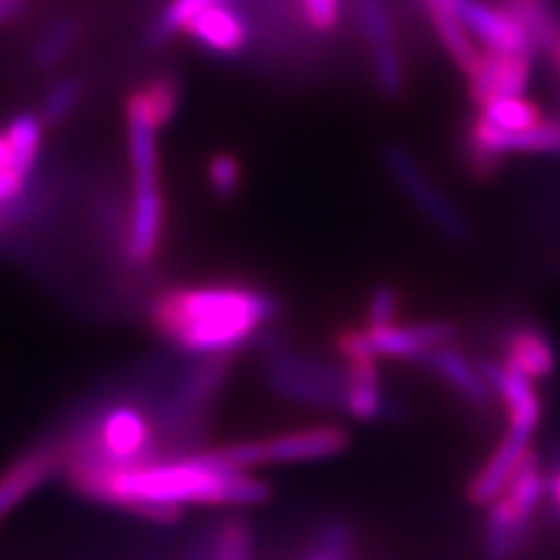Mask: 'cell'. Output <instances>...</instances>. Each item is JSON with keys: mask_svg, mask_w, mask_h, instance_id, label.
Returning a JSON list of instances; mask_svg holds the SVG:
<instances>
[{"mask_svg": "<svg viewBox=\"0 0 560 560\" xmlns=\"http://www.w3.org/2000/svg\"><path fill=\"white\" fill-rule=\"evenodd\" d=\"M61 471L86 500L121 506L156 523L178 521L189 504L255 506L271 495L267 481L222 460L218 451L125 467L63 463Z\"/></svg>", "mask_w": 560, "mask_h": 560, "instance_id": "obj_1", "label": "cell"}, {"mask_svg": "<svg viewBox=\"0 0 560 560\" xmlns=\"http://www.w3.org/2000/svg\"><path fill=\"white\" fill-rule=\"evenodd\" d=\"M278 315L265 290L203 285L171 290L152 306V323L178 348L201 358H226L255 339Z\"/></svg>", "mask_w": 560, "mask_h": 560, "instance_id": "obj_2", "label": "cell"}, {"mask_svg": "<svg viewBox=\"0 0 560 560\" xmlns=\"http://www.w3.org/2000/svg\"><path fill=\"white\" fill-rule=\"evenodd\" d=\"M180 86L173 78H154L127 98V143L131 162V215L127 255L148 265L162 245L164 195L156 136L178 110Z\"/></svg>", "mask_w": 560, "mask_h": 560, "instance_id": "obj_3", "label": "cell"}, {"mask_svg": "<svg viewBox=\"0 0 560 560\" xmlns=\"http://www.w3.org/2000/svg\"><path fill=\"white\" fill-rule=\"evenodd\" d=\"M154 430L150 416L131 405H115L96 413L94 420L73 432L61 444L63 463H92L105 467H125L150 460Z\"/></svg>", "mask_w": 560, "mask_h": 560, "instance_id": "obj_4", "label": "cell"}, {"mask_svg": "<svg viewBox=\"0 0 560 560\" xmlns=\"http://www.w3.org/2000/svg\"><path fill=\"white\" fill-rule=\"evenodd\" d=\"M455 327L448 323L383 325L346 329L337 337V350L346 362L355 360H423L432 350L451 346Z\"/></svg>", "mask_w": 560, "mask_h": 560, "instance_id": "obj_5", "label": "cell"}, {"mask_svg": "<svg viewBox=\"0 0 560 560\" xmlns=\"http://www.w3.org/2000/svg\"><path fill=\"white\" fill-rule=\"evenodd\" d=\"M346 446H348V434L341 428L318 425V428L267 436V440L222 446L215 451L220 453L222 460H226L238 469L250 471L261 465L327 460L346 451Z\"/></svg>", "mask_w": 560, "mask_h": 560, "instance_id": "obj_6", "label": "cell"}, {"mask_svg": "<svg viewBox=\"0 0 560 560\" xmlns=\"http://www.w3.org/2000/svg\"><path fill=\"white\" fill-rule=\"evenodd\" d=\"M383 162L397 187L405 191V197L436 232L451 241H465L469 236V224L460 213V208L444 195L440 185L430 178L423 164L407 148L388 145L383 152Z\"/></svg>", "mask_w": 560, "mask_h": 560, "instance_id": "obj_7", "label": "cell"}, {"mask_svg": "<svg viewBox=\"0 0 560 560\" xmlns=\"http://www.w3.org/2000/svg\"><path fill=\"white\" fill-rule=\"evenodd\" d=\"M269 388L296 405L343 409L346 372L306 355L276 353L267 364Z\"/></svg>", "mask_w": 560, "mask_h": 560, "instance_id": "obj_8", "label": "cell"}, {"mask_svg": "<svg viewBox=\"0 0 560 560\" xmlns=\"http://www.w3.org/2000/svg\"><path fill=\"white\" fill-rule=\"evenodd\" d=\"M467 148L471 164L481 173H488L490 168L498 166V160L502 154L560 152V119H541L539 125L523 131H500L486 125L481 117H477L467 136Z\"/></svg>", "mask_w": 560, "mask_h": 560, "instance_id": "obj_9", "label": "cell"}, {"mask_svg": "<svg viewBox=\"0 0 560 560\" xmlns=\"http://www.w3.org/2000/svg\"><path fill=\"white\" fill-rule=\"evenodd\" d=\"M226 370L230 364L224 358H206L197 370L185 374L164 401L160 411L162 425L171 432H187L195 425L215 401Z\"/></svg>", "mask_w": 560, "mask_h": 560, "instance_id": "obj_10", "label": "cell"}, {"mask_svg": "<svg viewBox=\"0 0 560 560\" xmlns=\"http://www.w3.org/2000/svg\"><path fill=\"white\" fill-rule=\"evenodd\" d=\"M63 467L61 444H40L0 471V523Z\"/></svg>", "mask_w": 560, "mask_h": 560, "instance_id": "obj_11", "label": "cell"}, {"mask_svg": "<svg viewBox=\"0 0 560 560\" xmlns=\"http://www.w3.org/2000/svg\"><path fill=\"white\" fill-rule=\"evenodd\" d=\"M533 51H481L477 68L467 75L469 94L479 105L504 98L523 96L530 80Z\"/></svg>", "mask_w": 560, "mask_h": 560, "instance_id": "obj_12", "label": "cell"}, {"mask_svg": "<svg viewBox=\"0 0 560 560\" xmlns=\"http://www.w3.org/2000/svg\"><path fill=\"white\" fill-rule=\"evenodd\" d=\"M453 10L465 28L493 51H533L525 26L510 10L486 5L481 0H453Z\"/></svg>", "mask_w": 560, "mask_h": 560, "instance_id": "obj_13", "label": "cell"}, {"mask_svg": "<svg viewBox=\"0 0 560 560\" xmlns=\"http://www.w3.org/2000/svg\"><path fill=\"white\" fill-rule=\"evenodd\" d=\"M479 370L488 381L490 390L504 399L506 411H510V428L535 434L541 418V401L537 397L535 383L504 362H481Z\"/></svg>", "mask_w": 560, "mask_h": 560, "instance_id": "obj_14", "label": "cell"}, {"mask_svg": "<svg viewBox=\"0 0 560 560\" xmlns=\"http://www.w3.org/2000/svg\"><path fill=\"white\" fill-rule=\"evenodd\" d=\"M530 440L533 434H525L518 430H506L504 440L493 451V455L486 460V465L479 469V475L471 479L469 486V500L477 506L493 504L504 488L510 486L516 469L525 460V455L530 453Z\"/></svg>", "mask_w": 560, "mask_h": 560, "instance_id": "obj_15", "label": "cell"}, {"mask_svg": "<svg viewBox=\"0 0 560 560\" xmlns=\"http://www.w3.org/2000/svg\"><path fill=\"white\" fill-rule=\"evenodd\" d=\"M185 33L191 35L208 51H215V55L222 57H234L248 43V22H245V16L238 10L218 3L199 12L185 26Z\"/></svg>", "mask_w": 560, "mask_h": 560, "instance_id": "obj_16", "label": "cell"}, {"mask_svg": "<svg viewBox=\"0 0 560 560\" xmlns=\"http://www.w3.org/2000/svg\"><path fill=\"white\" fill-rule=\"evenodd\" d=\"M423 362L428 370H432L436 376L444 378L455 393H460L469 405L488 407L493 390H490V385L483 378L479 366L471 364L458 348L453 346L436 348L423 358Z\"/></svg>", "mask_w": 560, "mask_h": 560, "instance_id": "obj_17", "label": "cell"}, {"mask_svg": "<svg viewBox=\"0 0 560 560\" xmlns=\"http://www.w3.org/2000/svg\"><path fill=\"white\" fill-rule=\"evenodd\" d=\"M504 364L530 381H541L556 372V350L539 329L521 327L506 341Z\"/></svg>", "mask_w": 560, "mask_h": 560, "instance_id": "obj_18", "label": "cell"}, {"mask_svg": "<svg viewBox=\"0 0 560 560\" xmlns=\"http://www.w3.org/2000/svg\"><path fill=\"white\" fill-rule=\"evenodd\" d=\"M383 409H385V397L381 388L376 360L348 362L343 411H348L358 420H372L381 416Z\"/></svg>", "mask_w": 560, "mask_h": 560, "instance_id": "obj_19", "label": "cell"}, {"mask_svg": "<svg viewBox=\"0 0 560 560\" xmlns=\"http://www.w3.org/2000/svg\"><path fill=\"white\" fill-rule=\"evenodd\" d=\"M545 495V477H541V469L537 465L535 453L530 451L525 455V460L516 469L510 486L504 488V493L498 498V502L521 523L530 525L537 506Z\"/></svg>", "mask_w": 560, "mask_h": 560, "instance_id": "obj_20", "label": "cell"}, {"mask_svg": "<svg viewBox=\"0 0 560 560\" xmlns=\"http://www.w3.org/2000/svg\"><path fill=\"white\" fill-rule=\"evenodd\" d=\"M428 5H430V16L434 22L436 35H440V40L446 47L448 57L455 61V66H458L465 75H469L481 59V51L477 49L475 40H471V33L465 28L460 16L455 14L453 3H428Z\"/></svg>", "mask_w": 560, "mask_h": 560, "instance_id": "obj_21", "label": "cell"}, {"mask_svg": "<svg viewBox=\"0 0 560 560\" xmlns=\"http://www.w3.org/2000/svg\"><path fill=\"white\" fill-rule=\"evenodd\" d=\"M506 10L525 26L533 45L545 49L560 47V20L549 0H506Z\"/></svg>", "mask_w": 560, "mask_h": 560, "instance_id": "obj_22", "label": "cell"}, {"mask_svg": "<svg viewBox=\"0 0 560 560\" xmlns=\"http://www.w3.org/2000/svg\"><path fill=\"white\" fill-rule=\"evenodd\" d=\"M479 117L500 131H523L541 121V113L523 96H504L479 105Z\"/></svg>", "mask_w": 560, "mask_h": 560, "instance_id": "obj_23", "label": "cell"}, {"mask_svg": "<svg viewBox=\"0 0 560 560\" xmlns=\"http://www.w3.org/2000/svg\"><path fill=\"white\" fill-rule=\"evenodd\" d=\"M80 35V26L75 20H61L51 24L33 49V61L38 68H55L70 49H73Z\"/></svg>", "mask_w": 560, "mask_h": 560, "instance_id": "obj_24", "label": "cell"}, {"mask_svg": "<svg viewBox=\"0 0 560 560\" xmlns=\"http://www.w3.org/2000/svg\"><path fill=\"white\" fill-rule=\"evenodd\" d=\"M358 16H360V28H362L364 40L372 51L397 47L395 26H393L388 8L383 5V0H360Z\"/></svg>", "mask_w": 560, "mask_h": 560, "instance_id": "obj_25", "label": "cell"}, {"mask_svg": "<svg viewBox=\"0 0 560 560\" xmlns=\"http://www.w3.org/2000/svg\"><path fill=\"white\" fill-rule=\"evenodd\" d=\"M82 98V82L78 78H61L49 86V92L45 94L43 101V110L40 117L45 125L57 127L61 121H66L73 110L78 108V103Z\"/></svg>", "mask_w": 560, "mask_h": 560, "instance_id": "obj_26", "label": "cell"}, {"mask_svg": "<svg viewBox=\"0 0 560 560\" xmlns=\"http://www.w3.org/2000/svg\"><path fill=\"white\" fill-rule=\"evenodd\" d=\"M218 3H224V0H173V3L162 12L160 20H156L152 28V40L154 43L168 40L173 33L185 31V26L195 20L199 12Z\"/></svg>", "mask_w": 560, "mask_h": 560, "instance_id": "obj_27", "label": "cell"}, {"mask_svg": "<svg viewBox=\"0 0 560 560\" xmlns=\"http://www.w3.org/2000/svg\"><path fill=\"white\" fill-rule=\"evenodd\" d=\"M372 68H374V80L378 90L388 98H399L407 90V75H405V63H401L399 49H381L372 51Z\"/></svg>", "mask_w": 560, "mask_h": 560, "instance_id": "obj_28", "label": "cell"}, {"mask_svg": "<svg viewBox=\"0 0 560 560\" xmlns=\"http://www.w3.org/2000/svg\"><path fill=\"white\" fill-rule=\"evenodd\" d=\"M208 185L215 191L220 199H232L238 195L241 180H243V171L236 156L232 154H215L213 160L208 162Z\"/></svg>", "mask_w": 560, "mask_h": 560, "instance_id": "obj_29", "label": "cell"}, {"mask_svg": "<svg viewBox=\"0 0 560 560\" xmlns=\"http://www.w3.org/2000/svg\"><path fill=\"white\" fill-rule=\"evenodd\" d=\"M350 558V535L346 525L329 523L315 539L313 549L304 560H348Z\"/></svg>", "mask_w": 560, "mask_h": 560, "instance_id": "obj_30", "label": "cell"}, {"mask_svg": "<svg viewBox=\"0 0 560 560\" xmlns=\"http://www.w3.org/2000/svg\"><path fill=\"white\" fill-rule=\"evenodd\" d=\"M399 313V292L393 285L374 288L366 302V327L393 325Z\"/></svg>", "mask_w": 560, "mask_h": 560, "instance_id": "obj_31", "label": "cell"}, {"mask_svg": "<svg viewBox=\"0 0 560 560\" xmlns=\"http://www.w3.org/2000/svg\"><path fill=\"white\" fill-rule=\"evenodd\" d=\"M306 22L318 28L329 31L339 20V0H302Z\"/></svg>", "mask_w": 560, "mask_h": 560, "instance_id": "obj_32", "label": "cell"}, {"mask_svg": "<svg viewBox=\"0 0 560 560\" xmlns=\"http://www.w3.org/2000/svg\"><path fill=\"white\" fill-rule=\"evenodd\" d=\"M551 490H553V498H556V502H558V506H560V475H556V477H553V481H551Z\"/></svg>", "mask_w": 560, "mask_h": 560, "instance_id": "obj_33", "label": "cell"}, {"mask_svg": "<svg viewBox=\"0 0 560 560\" xmlns=\"http://www.w3.org/2000/svg\"><path fill=\"white\" fill-rule=\"evenodd\" d=\"M428 3H453V0H428Z\"/></svg>", "mask_w": 560, "mask_h": 560, "instance_id": "obj_34", "label": "cell"}, {"mask_svg": "<svg viewBox=\"0 0 560 560\" xmlns=\"http://www.w3.org/2000/svg\"><path fill=\"white\" fill-rule=\"evenodd\" d=\"M558 55H560V47H558Z\"/></svg>", "mask_w": 560, "mask_h": 560, "instance_id": "obj_35", "label": "cell"}]
</instances>
